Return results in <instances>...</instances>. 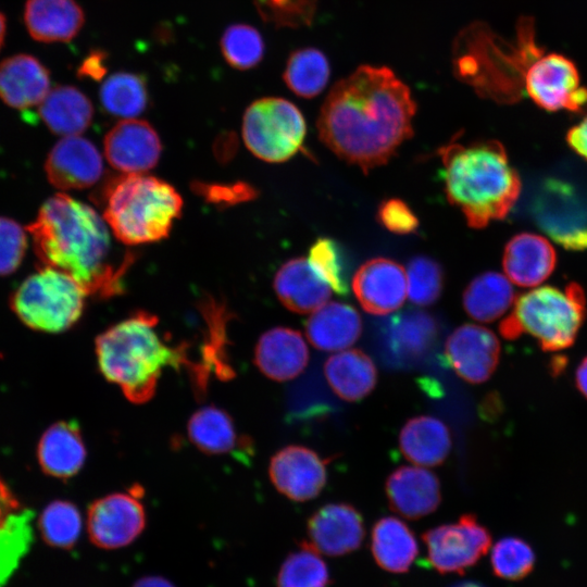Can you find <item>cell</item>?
Returning a JSON list of instances; mask_svg holds the SVG:
<instances>
[{"instance_id": "cell-1", "label": "cell", "mask_w": 587, "mask_h": 587, "mask_svg": "<svg viewBox=\"0 0 587 587\" xmlns=\"http://www.w3.org/2000/svg\"><path fill=\"white\" fill-rule=\"evenodd\" d=\"M415 112L410 88L389 67L361 65L327 95L319 136L337 157L366 173L386 164L412 137Z\"/></svg>"}, {"instance_id": "cell-2", "label": "cell", "mask_w": 587, "mask_h": 587, "mask_svg": "<svg viewBox=\"0 0 587 587\" xmlns=\"http://www.w3.org/2000/svg\"><path fill=\"white\" fill-rule=\"evenodd\" d=\"M27 229L41 263L72 277L87 296L107 298L122 291L126 266L108 262L110 234L89 205L57 193L41 205Z\"/></svg>"}, {"instance_id": "cell-3", "label": "cell", "mask_w": 587, "mask_h": 587, "mask_svg": "<svg viewBox=\"0 0 587 587\" xmlns=\"http://www.w3.org/2000/svg\"><path fill=\"white\" fill-rule=\"evenodd\" d=\"M445 192L474 228L502 220L515 204L521 182L499 141L450 142L438 151Z\"/></svg>"}, {"instance_id": "cell-4", "label": "cell", "mask_w": 587, "mask_h": 587, "mask_svg": "<svg viewBox=\"0 0 587 587\" xmlns=\"http://www.w3.org/2000/svg\"><path fill=\"white\" fill-rule=\"evenodd\" d=\"M157 324L153 314L137 312L101 333L95 342L101 374L137 404L152 399L166 367L187 362L184 349L167 345Z\"/></svg>"}, {"instance_id": "cell-5", "label": "cell", "mask_w": 587, "mask_h": 587, "mask_svg": "<svg viewBox=\"0 0 587 587\" xmlns=\"http://www.w3.org/2000/svg\"><path fill=\"white\" fill-rule=\"evenodd\" d=\"M103 217L126 245L159 241L180 216L183 199L168 183L130 173L108 182L102 192Z\"/></svg>"}, {"instance_id": "cell-6", "label": "cell", "mask_w": 587, "mask_h": 587, "mask_svg": "<svg viewBox=\"0 0 587 587\" xmlns=\"http://www.w3.org/2000/svg\"><path fill=\"white\" fill-rule=\"evenodd\" d=\"M585 316L586 299L579 285L537 286L515 299L499 329L507 339L528 334L544 351L557 352L573 346Z\"/></svg>"}, {"instance_id": "cell-7", "label": "cell", "mask_w": 587, "mask_h": 587, "mask_svg": "<svg viewBox=\"0 0 587 587\" xmlns=\"http://www.w3.org/2000/svg\"><path fill=\"white\" fill-rule=\"evenodd\" d=\"M86 296L72 277L45 266L27 277L14 291L11 308L28 327L60 333L79 320Z\"/></svg>"}, {"instance_id": "cell-8", "label": "cell", "mask_w": 587, "mask_h": 587, "mask_svg": "<svg viewBox=\"0 0 587 587\" xmlns=\"http://www.w3.org/2000/svg\"><path fill=\"white\" fill-rule=\"evenodd\" d=\"M305 121L290 101L267 97L255 100L246 110L242 138L259 159L278 163L294 157L305 137Z\"/></svg>"}, {"instance_id": "cell-9", "label": "cell", "mask_w": 587, "mask_h": 587, "mask_svg": "<svg viewBox=\"0 0 587 587\" xmlns=\"http://www.w3.org/2000/svg\"><path fill=\"white\" fill-rule=\"evenodd\" d=\"M139 490L134 487L109 494L89 504L86 527L93 546L116 550L129 546L142 534L147 515Z\"/></svg>"}, {"instance_id": "cell-10", "label": "cell", "mask_w": 587, "mask_h": 587, "mask_svg": "<svg viewBox=\"0 0 587 587\" xmlns=\"http://www.w3.org/2000/svg\"><path fill=\"white\" fill-rule=\"evenodd\" d=\"M423 540L428 560L437 572L462 574L487 553L491 536L474 514H464L457 523L428 529Z\"/></svg>"}, {"instance_id": "cell-11", "label": "cell", "mask_w": 587, "mask_h": 587, "mask_svg": "<svg viewBox=\"0 0 587 587\" xmlns=\"http://www.w3.org/2000/svg\"><path fill=\"white\" fill-rule=\"evenodd\" d=\"M523 77L528 97L547 111H578L587 104V89L580 86L577 68L562 54H537Z\"/></svg>"}, {"instance_id": "cell-12", "label": "cell", "mask_w": 587, "mask_h": 587, "mask_svg": "<svg viewBox=\"0 0 587 587\" xmlns=\"http://www.w3.org/2000/svg\"><path fill=\"white\" fill-rule=\"evenodd\" d=\"M500 350L499 339L491 330L476 324H464L448 337L445 357L462 379L480 384L496 371Z\"/></svg>"}, {"instance_id": "cell-13", "label": "cell", "mask_w": 587, "mask_h": 587, "mask_svg": "<svg viewBox=\"0 0 587 587\" xmlns=\"http://www.w3.org/2000/svg\"><path fill=\"white\" fill-rule=\"evenodd\" d=\"M308 541L315 552L341 557L357 550L365 528L360 512L348 503H329L316 510L308 520Z\"/></svg>"}, {"instance_id": "cell-14", "label": "cell", "mask_w": 587, "mask_h": 587, "mask_svg": "<svg viewBox=\"0 0 587 587\" xmlns=\"http://www.w3.org/2000/svg\"><path fill=\"white\" fill-rule=\"evenodd\" d=\"M274 487L294 501L315 498L326 484L324 461L303 446H287L277 451L268 465Z\"/></svg>"}, {"instance_id": "cell-15", "label": "cell", "mask_w": 587, "mask_h": 587, "mask_svg": "<svg viewBox=\"0 0 587 587\" xmlns=\"http://www.w3.org/2000/svg\"><path fill=\"white\" fill-rule=\"evenodd\" d=\"M352 289L366 312L389 314L398 310L407 297L405 270L387 258L371 259L355 272Z\"/></svg>"}, {"instance_id": "cell-16", "label": "cell", "mask_w": 587, "mask_h": 587, "mask_svg": "<svg viewBox=\"0 0 587 587\" xmlns=\"http://www.w3.org/2000/svg\"><path fill=\"white\" fill-rule=\"evenodd\" d=\"M161 150L157 132L141 120H124L114 125L104 138L107 160L114 168L127 174L154 167Z\"/></svg>"}, {"instance_id": "cell-17", "label": "cell", "mask_w": 587, "mask_h": 587, "mask_svg": "<svg viewBox=\"0 0 587 587\" xmlns=\"http://www.w3.org/2000/svg\"><path fill=\"white\" fill-rule=\"evenodd\" d=\"M538 200V221L542 228L567 249L587 248V207L573 191L551 182Z\"/></svg>"}, {"instance_id": "cell-18", "label": "cell", "mask_w": 587, "mask_h": 587, "mask_svg": "<svg viewBox=\"0 0 587 587\" xmlns=\"http://www.w3.org/2000/svg\"><path fill=\"white\" fill-rule=\"evenodd\" d=\"M49 182L62 190L82 189L96 184L103 172L101 154L88 139L68 136L54 145L46 165Z\"/></svg>"}, {"instance_id": "cell-19", "label": "cell", "mask_w": 587, "mask_h": 587, "mask_svg": "<svg viewBox=\"0 0 587 587\" xmlns=\"http://www.w3.org/2000/svg\"><path fill=\"white\" fill-rule=\"evenodd\" d=\"M187 433L196 448L207 454L229 455L247 464L254 452L251 439L239 433L225 410L215 405L197 410L187 423Z\"/></svg>"}, {"instance_id": "cell-20", "label": "cell", "mask_w": 587, "mask_h": 587, "mask_svg": "<svg viewBox=\"0 0 587 587\" xmlns=\"http://www.w3.org/2000/svg\"><path fill=\"white\" fill-rule=\"evenodd\" d=\"M383 351L395 365H409L433 347L438 326L434 317L423 311L410 310L387 319L380 329Z\"/></svg>"}, {"instance_id": "cell-21", "label": "cell", "mask_w": 587, "mask_h": 587, "mask_svg": "<svg viewBox=\"0 0 587 587\" xmlns=\"http://www.w3.org/2000/svg\"><path fill=\"white\" fill-rule=\"evenodd\" d=\"M386 495L390 508L410 520L433 513L441 501L437 476L425 469L401 466L386 482Z\"/></svg>"}, {"instance_id": "cell-22", "label": "cell", "mask_w": 587, "mask_h": 587, "mask_svg": "<svg viewBox=\"0 0 587 587\" xmlns=\"http://www.w3.org/2000/svg\"><path fill=\"white\" fill-rule=\"evenodd\" d=\"M555 262V251L550 241L533 233L512 237L502 257L505 276L521 287L539 286L553 272Z\"/></svg>"}, {"instance_id": "cell-23", "label": "cell", "mask_w": 587, "mask_h": 587, "mask_svg": "<svg viewBox=\"0 0 587 587\" xmlns=\"http://www.w3.org/2000/svg\"><path fill=\"white\" fill-rule=\"evenodd\" d=\"M308 361L309 350L301 334L288 327H274L265 332L254 349L257 367L276 382L297 377Z\"/></svg>"}, {"instance_id": "cell-24", "label": "cell", "mask_w": 587, "mask_h": 587, "mask_svg": "<svg viewBox=\"0 0 587 587\" xmlns=\"http://www.w3.org/2000/svg\"><path fill=\"white\" fill-rule=\"evenodd\" d=\"M87 450L74 421H60L48 427L37 448L38 462L49 476L67 479L76 475L86 461Z\"/></svg>"}, {"instance_id": "cell-25", "label": "cell", "mask_w": 587, "mask_h": 587, "mask_svg": "<svg viewBox=\"0 0 587 587\" xmlns=\"http://www.w3.org/2000/svg\"><path fill=\"white\" fill-rule=\"evenodd\" d=\"M50 90L48 70L33 55L16 54L0 63V98L15 109L40 104Z\"/></svg>"}, {"instance_id": "cell-26", "label": "cell", "mask_w": 587, "mask_h": 587, "mask_svg": "<svg viewBox=\"0 0 587 587\" xmlns=\"http://www.w3.org/2000/svg\"><path fill=\"white\" fill-rule=\"evenodd\" d=\"M274 290L288 310L301 314L314 312L332 295V288L303 258L291 259L280 266L274 278Z\"/></svg>"}, {"instance_id": "cell-27", "label": "cell", "mask_w": 587, "mask_h": 587, "mask_svg": "<svg viewBox=\"0 0 587 587\" xmlns=\"http://www.w3.org/2000/svg\"><path fill=\"white\" fill-rule=\"evenodd\" d=\"M85 16L75 0H27L24 22L29 35L42 42L72 40L82 29Z\"/></svg>"}, {"instance_id": "cell-28", "label": "cell", "mask_w": 587, "mask_h": 587, "mask_svg": "<svg viewBox=\"0 0 587 587\" xmlns=\"http://www.w3.org/2000/svg\"><path fill=\"white\" fill-rule=\"evenodd\" d=\"M361 330L362 322L357 310L340 302L325 303L305 323L309 341L324 351H339L352 346Z\"/></svg>"}, {"instance_id": "cell-29", "label": "cell", "mask_w": 587, "mask_h": 587, "mask_svg": "<svg viewBox=\"0 0 587 587\" xmlns=\"http://www.w3.org/2000/svg\"><path fill=\"white\" fill-rule=\"evenodd\" d=\"M324 373L333 391L346 401L363 399L377 382L375 364L359 349L342 350L330 355L325 362Z\"/></svg>"}, {"instance_id": "cell-30", "label": "cell", "mask_w": 587, "mask_h": 587, "mask_svg": "<svg viewBox=\"0 0 587 587\" xmlns=\"http://www.w3.org/2000/svg\"><path fill=\"white\" fill-rule=\"evenodd\" d=\"M38 111L51 132L65 137L82 134L89 127L93 116L91 101L73 86L50 89Z\"/></svg>"}, {"instance_id": "cell-31", "label": "cell", "mask_w": 587, "mask_h": 587, "mask_svg": "<svg viewBox=\"0 0 587 587\" xmlns=\"http://www.w3.org/2000/svg\"><path fill=\"white\" fill-rule=\"evenodd\" d=\"M371 551L383 570L400 574L410 570L419 553L414 534L401 520L379 519L372 528Z\"/></svg>"}, {"instance_id": "cell-32", "label": "cell", "mask_w": 587, "mask_h": 587, "mask_svg": "<svg viewBox=\"0 0 587 587\" xmlns=\"http://www.w3.org/2000/svg\"><path fill=\"white\" fill-rule=\"evenodd\" d=\"M402 454L412 463L424 466L441 464L449 454L451 437L447 426L433 416L409 420L399 436Z\"/></svg>"}, {"instance_id": "cell-33", "label": "cell", "mask_w": 587, "mask_h": 587, "mask_svg": "<svg viewBox=\"0 0 587 587\" xmlns=\"http://www.w3.org/2000/svg\"><path fill=\"white\" fill-rule=\"evenodd\" d=\"M515 294L510 279L497 272L476 276L463 292V307L473 320L490 323L512 309Z\"/></svg>"}, {"instance_id": "cell-34", "label": "cell", "mask_w": 587, "mask_h": 587, "mask_svg": "<svg viewBox=\"0 0 587 587\" xmlns=\"http://www.w3.org/2000/svg\"><path fill=\"white\" fill-rule=\"evenodd\" d=\"M100 101L111 115L134 118L149 101L146 78L137 73L118 72L108 77L100 88Z\"/></svg>"}, {"instance_id": "cell-35", "label": "cell", "mask_w": 587, "mask_h": 587, "mask_svg": "<svg viewBox=\"0 0 587 587\" xmlns=\"http://www.w3.org/2000/svg\"><path fill=\"white\" fill-rule=\"evenodd\" d=\"M329 75V62L325 54L315 48H303L290 54L283 78L297 96L313 98L323 91Z\"/></svg>"}, {"instance_id": "cell-36", "label": "cell", "mask_w": 587, "mask_h": 587, "mask_svg": "<svg viewBox=\"0 0 587 587\" xmlns=\"http://www.w3.org/2000/svg\"><path fill=\"white\" fill-rule=\"evenodd\" d=\"M16 509L5 514L0 523V587H4L33 540V511Z\"/></svg>"}, {"instance_id": "cell-37", "label": "cell", "mask_w": 587, "mask_h": 587, "mask_svg": "<svg viewBox=\"0 0 587 587\" xmlns=\"http://www.w3.org/2000/svg\"><path fill=\"white\" fill-rule=\"evenodd\" d=\"M78 508L67 500H54L41 512L38 527L42 539L53 548H73L82 533Z\"/></svg>"}, {"instance_id": "cell-38", "label": "cell", "mask_w": 587, "mask_h": 587, "mask_svg": "<svg viewBox=\"0 0 587 587\" xmlns=\"http://www.w3.org/2000/svg\"><path fill=\"white\" fill-rule=\"evenodd\" d=\"M329 582L326 563L303 541L300 550L286 557L276 576V587H327Z\"/></svg>"}, {"instance_id": "cell-39", "label": "cell", "mask_w": 587, "mask_h": 587, "mask_svg": "<svg viewBox=\"0 0 587 587\" xmlns=\"http://www.w3.org/2000/svg\"><path fill=\"white\" fill-rule=\"evenodd\" d=\"M222 54L236 70L257 66L264 55V41L258 29L247 24L228 26L221 39Z\"/></svg>"}, {"instance_id": "cell-40", "label": "cell", "mask_w": 587, "mask_h": 587, "mask_svg": "<svg viewBox=\"0 0 587 587\" xmlns=\"http://www.w3.org/2000/svg\"><path fill=\"white\" fill-rule=\"evenodd\" d=\"M308 262L314 273L338 295L348 294V268L341 247L322 237L311 246Z\"/></svg>"}, {"instance_id": "cell-41", "label": "cell", "mask_w": 587, "mask_h": 587, "mask_svg": "<svg viewBox=\"0 0 587 587\" xmlns=\"http://www.w3.org/2000/svg\"><path fill=\"white\" fill-rule=\"evenodd\" d=\"M407 295L411 302L417 305L435 303L444 288V272L435 260L425 257H414L407 270Z\"/></svg>"}, {"instance_id": "cell-42", "label": "cell", "mask_w": 587, "mask_h": 587, "mask_svg": "<svg viewBox=\"0 0 587 587\" xmlns=\"http://www.w3.org/2000/svg\"><path fill=\"white\" fill-rule=\"evenodd\" d=\"M490 562L496 576L515 582L533 571L535 553L525 540L505 537L492 547Z\"/></svg>"}, {"instance_id": "cell-43", "label": "cell", "mask_w": 587, "mask_h": 587, "mask_svg": "<svg viewBox=\"0 0 587 587\" xmlns=\"http://www.w3.org/2000/svg\"><path fill=\"white\" fill-rule=\"evenodd\" d=\"M261 17L278 27L309 26L315 16L317 0H254Z\"/></svg>"}, {"instance_id": "cell-44", "label": "cell", "mask_w": 587, "mask_h": 587, "mask_svg": "<svg viewBox=\"0 0 587 587\" xmlns=\"http://www.w3.org/2000/svg\"><path fill=\"white\" fill-rule=\"evenodd\" d=\"M27 248V237L18 223L0 217V275L14 272Z\"/></svg>"}, {"instance_id": "cell-45", "label": "cell", "mask_w": 587, "mask_h": 587, "mask_svg": "<svg viewBox=\"0 0 587 587\" xmlns=\"http://www.w3.org/2000/svg\"><path fill=\"white\" fill-rule=\"evenodd\" d=\"M377 217L385 228L398 235L412 234L419 227L416 215L404 201L397 198L383 201Z\"/></svg>"}, {"instance_id": "cell-46", "label": "cell", "mask_w": 587, "mask_h": 587, "mask_svg": "<svg viewBox=\"0 0 587 587\" xmlns=\"http://www.w3.org/2000/svg\"><path fill=\"white\" fill-rule=\"evenodd\" d=\"M198 192L207 199L216 203L233 204L255 197V190L247 184L239 183L235 185H201Z\"/></svg>"}, {"instance_id": "cell-47", "label": "cell", "mask_w": 587, "mask_h": 587, "mask_svg": "<svg viewBox=\"0 0 587 587\" xmlns=\"http://www.w3.org/2000/svg\"><path fill=\"white\" fill-rule=\"evenodd\" d=\"M108 54L101 50L91 51L78 67L80 77L100 80L107 73Z\"/></svg>"}, {"instance_id": "cell-48", "label": "cell", "mask_w": 587, "mask_h": 587, "mask_svg": "<svg viewBox=\"0 0 587 587\" xmlns=\"http://www.w3.org/2000/svg\"><path fill=\"white\" fill-rule=\"evenodd\" d=\"M566 139L570 147L587 161V116L569 130Z\"/></svg>"}, {"instance_id": "cell-49", "label": "cell", "mask_w": 587, "mask_h": 587, "mask_svg": "<svg viewBox=\"0 0 587 587\" xmlns=\"http://www.w3.org/2000/svg\"><path fill=\"white\" fill-rule=\"evenodd\" d=\"M130 587H176L170 579L160 575H146L138 578Z\"/></svg>"}, {"instance_id": "cell-50", "label": "cell", "mask_w": 587, "mask_h": 587, "mask_svg": "<svg viewBox=\"0 0 587 587\" xmlns=\"http://www.w3.org/2000/svg\"><path fill=\"white\" fill-rule=\"evenodd\" d=\"M575 385L587 399V355L579 362L575 371Z\"/></svg>"}, {"instance_id": "cell-51", "label": "cell", "mask_w": 587, "mask_h": 587, "mask_svg": "<svg viewBox=\"0 0 587 587\" xmlns=\"http://www.w3.org/2000/svg\"><path fill=\"white\" fill-rule=\"evenodd\" d=\"M13 507H16V502L11 497L7 488L0 483V523L5 515L4 512L9 511Z\"/></svg>"}, {"instance_id": "cell-52", "label": "cell", "mask_w": 587, "mask_h": 587, "mask_svg": "<svg viewBox=\"0 0 587 587\" xmlns=\"http://www.w3.org/2000/svg\"><path fill=\"white\" fill-rule=\"evenodd\" d=\"M5 17L4 15L0 12V49L3 45V40H4V36H5Z\"/></svg>"}, {"instance_id": "cell-53", "label": "cell", "mask_w": 587, "mask_h": 587, "mask_svg": "<svg viewBox=\"0 0 587 587\" xmlns=\"http://www.w3.org/2000/svg\"><path fill=\"white\" fill-rule=\"evenodd\" d=\"M450 587H485L482 584L475 583V582H461L457 583Z\"/></svg>"}]
</instances>
